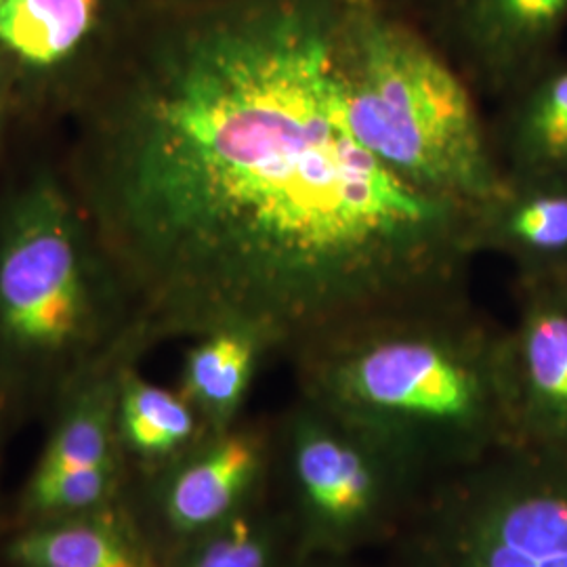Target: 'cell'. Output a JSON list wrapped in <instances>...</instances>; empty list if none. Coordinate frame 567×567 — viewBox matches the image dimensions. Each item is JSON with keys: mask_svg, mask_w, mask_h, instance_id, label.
<instances>
[{"mask_svg": "<svg viewBox=\"0 0 567 567\" xmlns=\"http://www.w3.org/2000/svg\"><path fill=\"white\" fill-rule=\"evenodd\" d=\"M343 2L145 4L55 128L154 347L243 324L290 360L347 326L471 299L480 210L355 137Z\"/></svg>", "mask_w": 567, "mask_h": 567, "instance_id": "cell-1", "label": "cell"}, {"mask_svg": "<svg viewBox=\"0 0 567 567\" xmlns=\"http://www.w3.org/2000/svg\"><path fill=\"white\" fill-rule=\"evenodd\" d=\"M154 349L61 161L53 128H16L0 163V405L44 423L95 365Z\"/></svg>", "mask_w": 567, "mask_h": 567, "instance_id": "cell-2", "label": "cell"}, {"mask_svg": "<svg viewBox=\"0 0 567 567\" xmlns=\"http://www.w3.org/2000/svg\"><path fill=\"white\" fill-rule=\"evenodd\" d=\"M288 362L297 395L381 442L429 484L513 446L507 328L471 299L347 326Z\"/></svg>", "mask_w": 567, "mask_h": 567, "instance_id": "cell-3", "label": "cell"}, {"mask_svg": "<svg viewBox=\"0 0 567 567\" xmlns=\"http://www.w3.org/2000/svg\"><path fill=\"white\" fill-rule=\"evenodd\" d=\"M344 107L381 163L433 196L482 208L505 173L477 93L454 61L383 0H344Z\"/></svg>", "mask_w": 567, "mask_h": 567, "instance_id": "cell-4", "label": "cell"}, {"mask_svg": "<svg viewBox=\"0 0 567 567\" xmlns=\"http://www.w3.org/2000/svg\"><path fill=\"white\" fill-rule=\"evenodd\" d=\"M372 567H567V454L505 446L429 484Z\"/></svg>", "mask_w": 567, "mask_h": 567, "instance_id": "cell-5", "label": "cell"}, {"mask_svg": "<svg viewBox=\"0 0 567 567\" xmlns=\"http://www.w3.org/2000/svg\"><path fill=\"white\" fill-rule=\"evenodd\" d=\"M274 492L301 557L377 553L429 487L402 456L301 395L274 414Z\"/></svg>", "mask_w": 567, "mask_h": 567, "instance_id": "cell-6", "label": "cell"}, {"mask_svg": "<svg viewBox=\"0 0 567 567\" xmlns=\"http://www.w3.org/2000/svg\"><path fill=\"white\" fill-rule=\"evenodd\" d=\"M147 0H0V107L60 126L102 81Z\"/></svg>", "mask_w": 567, "mask_h": 567, "instance_id": "cell-7", "label": "cell"}, {"mask_svg": "<svg viewBox=\"0 0 567 567\" xmlns=\"http://www.w3.org/2000/svg\"><path fill=\"white\" fill-rule=\"evenodd\" d=\"M150 351L128 344L95 365L47 416L39 456L9 492L2 527L81 515L124 503L131 473L116 437L122 372Z\"/></svg>", "mask_w": 567, "mask_h": 567, "instance_id": "cell-8", "label": "cell"}, {"mask_svg": "<svg viewBox=\"0 0 567 567\" xmlns=\"http://www.w3.org/2000/svg\"><path fill=\"white\" fill-rule=\"evenodd\" d=\"M274 416L208 431L161 471L128 484L124 505L164 559L255 505L274 482Z\"/></svg>", "mask_w": 567, "mask_h": 567, "instance_id": "cell-9", "label": "cell"}, {"mask_svg": "<svg viewBox=\"0 0 567 567\" xmlns=\"http://www.w3.org/2000/svg\"><path fill=\"white\" fill-rule=\"evenodd\" d=\"M513 444L567 454V280L517 282L507 326Z\"/></svg>", "mask_w": 567, "mask_h": 567, "instance_id": "cell-10", "label": "cell"}, {"mask_svg": "<svg viewBox=\"0 0 567 567\" xmlns=\"http://www.w3.org/2000/svg\"><path fill=\"white\" fill-rule=\"evenodd\" d=\"M454 63L475 93L507 100L553 61L567 0H447Z\"/></svg>", "mask_w": 567, "mask_h": 567, "instance_id": "cell-11", "label": "cell"}, {"mask_svg": "<svg viewBox=\"0 0 567 567\" xmlns=\"http://www.w3.org/2000/svg\"><path fill=\"white\" fill-rule=\"evenodd\" d=\"M480 243L517 267V282L567 276V177L505 175L480 208Z\"/></svg>", "mask_w": 567, "mask_h": 567, "instance_id": "cell-12", "label": "cell"}, {"mask_svg": "<svg viewBox=\"0 0 567 567\" xmlns=\"http://www.w3.org/2000/svg\"><path fill=\"white\" fill-rule=\"evenodd\" d=\"M4 567H164L124 503L0 529Z\"/></svg>", "mask_w": 567, "mask_h": 567, "instance_id": "cell-13", "label": "cell"}, {"mask_svg": "<svg viewBox=\"0 0 567 567\" xmlns=\"http://www.w3.org/2000/svg\"><path fill=\"white\" fill-rule=\"evenodd\" d=\"M274 344L243 324L217 326L189 339L177 386L208 431H221L246 414V402Z\"/></svg>", "mask_w": 567, "mask_h": 567, "instance_id": "cell-14", "label": "cell"}, {"mask_svg": "<svg viewBox=\"0 0 567 567\" xmlns=\"http://www.w3.org/2000/svg\"><path fill=\"white\" fill-rule=\"evenodd\" d=\"M208 429L179 386L154 383L131 364L116 398V437L131 482L152 475L196 446Z\"/></svg>", "mask_w": 567, "mask_h": 567, "instance_id": "cell-15", "label": "cell"}, {"mask_svg": "<svg viewBox=\"0 0 567 567\" xmlns=\"http://www.w3.org/2000/svg\"><path fill=\"white\" fill-rule=\"evenodd\" d=\"M494 133L505 175L567 177V61H550L508 95Z\"/></svg>", "mask_w": 567, "mask_h": 567, "instance_id": "cell-16", "label": "cell"}, {"mask_svg": "<svg viewBox=\"0 0 567 567\" xmlns=\"http://www.w3.org/2000/svg\"><path fill=\"white\" fill-rule=\"evenodd\" d=\"M299 559L295 529L271 482L255 505L171 553L164 567H295Z\"/></svg>", "mask_w": 567, "mask_h": 567, "instance_id": "cell-17", "label": "cell"}, {"mask_svg": "<svg viewBox=\"0 0 567 567\" xmlns=\"http://www.w3.org/2000/svg\"><path fill=\"white\" fill-rule=\"evenodd\" d=\"M20 433V429L11 421V416L4 412V408L0 405V526L4 522V513H7V501H9V492L4 487V463H7V450L11 440Z\"/></svg>", "mask_w": 567, "mask_h": 567, "instance_id": "cell-18", "label": "cell"}, {"mask_svg": "<svg viewBox=\"0 0 567 567\" xmlns=\"http://www.w3.org/2000/svg\"><path fill=\"white\" fill-rule=\"evenodd\" d=\"M295 567H372L365 557H301Z\"/></svg>", "mask_w": 567, "mask_h": 567, "instance_id": "cell-19", "label": "cell"}, {"mask_svg": "<svg viewBox=\"0 0 567 567\" xmlns=\"http://www.w3.org/2000/svg\"><path fill=\"white\" fill-rule=\"evenodd\" d=\"M13 131H16V124L11 122V118L4 114V110L0 107V163L4 158V152H7L9 143H11Z\"/></svg>", "mask_w": 567, "mask_h": 567, "instance_id": "cell-20", "label": "cell"}, {"mask_svg": "<svg viewBox=\"0 0 567 567\" xmlns=\"http://www.w3.org/2000/svg\"><path fill=\"white\" fill-rule=\"evenodd\" d=\"M221 0H147V4L156 7H200V4H213Z\"/></svg>", "mask_w": 567, "mask_h": 567, "instance_id": "cell-21", "label": "cell"}, {"mask_svg": "<svg viewBox=\"0 0 567 567\" xmlns=\"http://www.w3.org/2000/svg\"><path fill=\"white\" fill-rule=\"evenodd\" d=\"M0 567H4V566H2V564H0Z\"/></svg>", "mask_w": 567, "mask_h": 567, "instance_id": "cell-22", "label": "cell"}, {"mask_svg": "<svg viewBox=\"0 0 567 567\" xmlns=\"http://www.w3.org/2000/svg\"><path fill=\"white\" fill-rule=\"evenodd\" d=\"M566 280H567V276H566Z\"/></svg>", "mask_w": 567, "mask_h": 567, "instance_id": "cell-23", "label": "cell"}]
</instances>
